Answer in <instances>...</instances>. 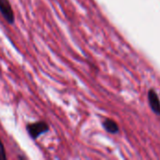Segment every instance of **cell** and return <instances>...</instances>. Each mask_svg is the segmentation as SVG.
<instances>
[{
  "instance_id": "6da1fadb",
  "label": "cell",
  "mask_w": 160,
  "mask_h": 160,
  "mask_svg": "<svg viewBox=\"0 0 160 160\" xmlns=\"http://www.w3.org/2000/svg\"><path fill=\"white\" fill-rule=\"evenodd\" d=\"M26 130L28 134L32 137V139L36 140L41 134L49 131V125L44 121H38L33 124H28L26 126Z\"/></svg>"
},
{
  "instance_id": "277c9868",
  "label": "cell",
  "mask_w": 160,
  "mask_h": 160,
  "mask_svg": "<svg viewBox=\"0 0 160 160\" xmlns=\"http://www.w3.org/2000/svg\"><path fill=\"white\" fill-rule=\"evenodd\" d=\"M102 126H103L104 129L107 132L111 133V134H116L119 131V127H118L117 123L115 121L112 120V119L104 120L103 123H102Z\"/></svg>"
},
{
  "instance_id": "3957f363",
  "label": "cell",
  "mask_w": 160,
  "mask_h": 160,
  "mask_svg": "<svg viewBox=\"0 0 160 160\" xmlns=\"http://www.w3.org/2000/svg\"><path fill=\"white\" fill-rule=\"evenodd\" d=\"M147 98H148V102L153 112H155L157 115L160 116V99L156 90L154 89L149 90Z\"/></svg>"
},
{
  "instance_id": "5b68a950",
  "label": "cell",
  "mask_w": 160,
  "mask_h": 160,
  "mask_svg": "<svg viewBox=\"0 0 160 160\" xmlns=\"http://www.w3.org/2000/svg\"><path fill=\"white\" fill-rule=\"evenodd\" d=\"M7 159V155H6V149L5 146L2 142V141L0 140V160H6Z\"/></svg>"
},
{
  "instance_id": "7a4b0ae2",
  "label": "cell",
  "mask_w": 160,
  "mask_h": 160,
  "mask_svg": "<svg viewBox=\"0 0 160 160\" xmlns=\"http://www.w3.org/2000/svg\"><path fill=\"white\" fill-rule=\"evenodd\" d=\"M0 13L8 23L14 22V12L8 0H0Z\"/></svg>"
}]
</instances>
